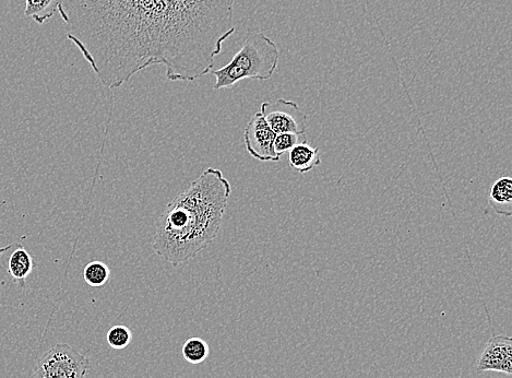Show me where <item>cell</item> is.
I'll return each mask as SVG.
<instances>
[{
    "instance_id": "cell-1",
    "label": "cell",
    "mask_w": 512,
    "mask_h": 378,
    "mask_svg": "<svg viewBox=\"0 0 512 378\" xmlns=\"http://www.w3.org/2000/svg\"><path fill=\"white\" fill-rule=\"evenodd\" d=\"M235 0H59L67 38L101 84L117 89L163 65L170 81H195L235 32Z\"/></svg>"
},
{
    "instance_id": "cell-2",
    "label": "cell",
    "mask_w": 512,
    "mask_h": 378,
    "mask_svg": "<svg viewBox=\"0 0 512 378\" xmlns=\"http://www.w3.org/2000/svg\"><path fill=\"white\" fill-rule=\"evenodd\" d=\"M231 193L222 171L207 169L162 212L153 251L177 268L206 250L217 239Z\"/></svg>"
},
{
    "instance_id": "cell-3",
    "label": "cell",
    "mask_w": 512,
    "mask_h": 378,
    "mask_svg": "<svg viewBox=\"0 0 512 378\" xmlns=\"http://www.w3.org/2000/svg\"><path fill=\"white\" fill-rule=\"evenodd\" d=\"M279 59L275 42L264 33H250L228 65L212 70V75L217 78L213 89L231 88L244 79L268 80L275 74Z\"/></svg>"
},
{
    "instance_id": "cell-4",
    "label": "cell",
    "mask_w": 512,
    "mask_h": 378,
    "mask_svg": "<svg viewBox=\"0 0 512 378\" xmlns=\"http://www.w3.org/2000/svg\"><path fill=\"white\" fill-rule=\"evenodd\" d=\"M90 368L88 358L67 344H58L35 364L31 378H85Z\"/></svg>"
},
{
    "instance_id": "cell-5",
    "label": "cell",
    "mask_w": 512,
    "mask_h": 378,
    "mask_svg": "<svg viewBox=\"0 0 512 378\" xmlns=\"http://www.w3.org/2000/svg\"><path fill=\"white\" fill-rule=\"evenodd\" d=\"M260 113L276 135L284 133L304 134L308 118L293 101L279 99L261 104Z\"/></svg>"
},
{
    "instance_id": "cell-6",
    "label": "cell",
    "mask_w": 512,
    "mask_h": 378,
    "mask_svg": "<svg viewBox=\"0 0 512 378\" xmlns=\"http://www.w3.org/2000/svg\"><path fill=\"white\" fill-rule=\"evenodd\" d=\"M276 137V133L269 127L263 114L256 113L244 132L245 146L249 155L261 162H279L280 157L273 148Z\"/></svg>"
},
{
    "instance_id": "cell-7",
    "label": "cell",
    "mask_w": 512,
    "mask_h": 378,
    "mask_svg": "<svg viewBox=\"0 0 512 378\" xmlns=\"http://www.w3.org/2000/svg\"><path fill=\"white\" fill-rule=\"evenodd\" d=\"M495 371L510 375L512 373V339L500 335L493 337L481 354L478 372Z\"/></svg>"
},
{
    "instance_id": "cell-8",
    "label": "cell",
    "mask_w": 512,
    "mask_h": 378,
    "mask_svg": "<svg viewBox=\"0 0 512 378\" xmlns=\"http://www.w3.org/2000/svg\"><path fill=\"white\" fill-rule=\"evenodd\" d=\"M9 253L7 261V271L11 277L21 286H25L26 279L32 274L35 263L32 256L25 247L19 243L4 247Z\"/></svg>"
},
{
    "instance_id": "cell-9",
    "label": "cell",
    "mask_w": 512,
    "mask_h": 378,
    "mask_svg": "<svg viewBox=\"0 0 512 378\" xmlns=\"http://www.w3.org/2000/svg\"><path fill=\"white\" fill-rule=\"evenodd\" d=\"M490 204L500 216H512V180L505 176L497 180L490 192Z\"/></svg>"
},
{
    "instance_id": "cell-10",
    "label": "cell",
    "mask_w": 512,
    "mask_h": 378,
    "mask_svg": "<svg viewBox=\"0 0 512 378\" xmlns=\"http://www.w3.org/2000/svg\"><path fill=\"white\" fill-rule=\"evenodd\" d=\"M319 148H313L308 144L294 147L289 151L291 168L300 173L312 171L321 163Z\"/></svg>"
},
{
    "instance_id": "cell-11",
    "label": "cell",
    "mask_w": 512,
    "mask_h": 378,
    "mask_svg": "<svg viewBox=\"0 0 512 378\" xmlns=\"http://www.w3.org/2000/svg\"><path fill=\"white\" fill-rule=\"evenodd\" d=\"M58 5L59 0H26L25 15L43 25L55 15Z\"/></svg>"
},
{
    "instance_id": "cell-12",
    "label": "cell",
    "mask_w": 512,
    "mask_h": 378,
    "mask_svg": "<svg viewBox=\"0 0 512 378\" xmlns=\"http://www.w3.org/2000/svg\"><path fill=\"white\" fill-rule=\"evenodd\" d=\"M210 354L207 342L201 338H190L183 346L184 359L194 365L204 363Z\"/></svg>"
},
{
    "instance_id": "cell-13",
    "label": "cell",
    "mask_w": 512,
    "mask_h": 378,
    "mask_svg": "<svg viewBox=\"0 0 512 378\" xmlns=\"http://www.w3.org/2000/svg\"><path fill=\"white\" fill-rule=\"evenodd\" d=\"M111 270L109 266L100 261L90 262L83 270V279L92 288H101L110 280Z\"/></svg>"
},
{
    "instance_id": "cell-14",
    "label": "cell",
    "mask_w": 512,
    "mask_h": 378,
    "mask_svg": "<svg viewBox=\"0 0 512 378\" xmlns=\"http://www.w3.org/2000/svg\"><path fill=\"white\" fill-rule=\"evenodd\" d=\"M307 144L306 134L284 133L277 135L273 148L277 155L281 158L284 153L289 152L294 147Z\"/></svg>"
},
{
    "instance_id": "cell-15",
    "label": "cell",
    "mask_w": 512,
    "mask_h": 378,
    "mask_svg": "<svg viewBox=\"0 0 512 378\" xmlns=\"http://www.w3.org/2000/svg\"><path fill=\"white\" fill-rule=\"evenodd\" d=\"M107 344L115 350H122L130 345L133 340V334L130 329L123 325H116L109 330L106 335Z\"/></svg>"
}]
</instances>
